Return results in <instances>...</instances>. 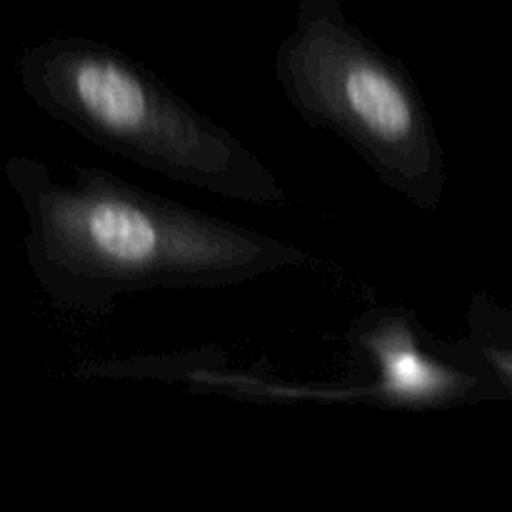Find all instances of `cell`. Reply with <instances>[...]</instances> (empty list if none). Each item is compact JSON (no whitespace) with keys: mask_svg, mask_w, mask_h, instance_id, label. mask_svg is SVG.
Listing matches in <instances>:
<instances>
[{"mask_svg":"<svg viewBox=\"0 0 512 512\" xmlns=\"http://www.w3.org/2000/svg\"><path fill=\"white\" fill-rule=\"evenodd\" d=\"M288 103L343 140L390 190L438 213L448 165L428 105L408 70L333 5L310 3L275 53Z\"/></svg>","mask_w":512,"mask_h":512,"instance_id":"3","label":"cell"},{"mask_svg":"<svg viewBox=\"0 0 512 512\" xmlns=\"http://www.w3.org/2000/svg\"><path fill=\"white\" fill-rule=\"evenodd\" d=\"M30 220L28 258L58 310L110 315L153 290L240 285L313 263L310 250L148 193L100 168L58 178L40 160L10 168Z\"/></svg>","mask_w":512,"mask_h":512,"instance_id":"1","label":"cell"},{"mask_svg":"<svg viewBox=\"0 0 512 512\" xmlns=\"http://www.w3.org/2000/svg\"><path fill=\"white\" fill-rule=\"evenodd\" d=\"M355 348L375 365L378 380L368 400L413 408H445L490 395L478 368H458L428 345L423 325L400 308L370 310L350 330Z\"/></svg>","mask_w":512,"mask_h":512,"instance_id":"4","label":"cell"},{"mask_svg":"<svg viewBox=\"0 0 512 512\" xmlns=\"http://www.w3.org/2000/svg\"><path fill=\"white\" fill-rule=\"evenodd\" d=\"M20 80L45 115L118 158L220 198L288 203L273 170L238 135L113 45L43 40L20 60Z\"/></svg>","mask_w":512,"mask_h":512,"instance_id":"2","label":"cell"}]
</instances>
